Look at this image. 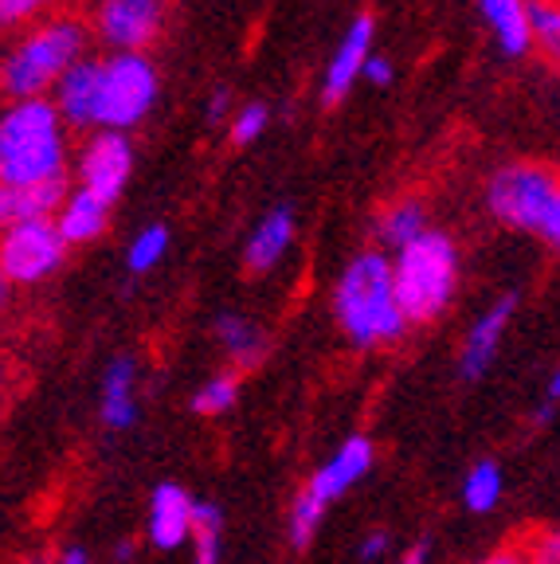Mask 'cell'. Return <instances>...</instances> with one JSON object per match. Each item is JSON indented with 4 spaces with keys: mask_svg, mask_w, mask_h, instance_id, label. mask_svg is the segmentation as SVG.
I'll use <instances>...</instances> for the list:
<instances>
[{
    "mask_svg": "<svg viewBox=\"0 0 560 564\" xmlns=\"http://www.w3.org/2000/svg\"><path fill=\"white\" fill-rule=\"evenodd\" d=\"M67 133L52 98H24L0 115V185L63 181Z\"/></svg>",
    "mask_w": 560,
    "mask_h": 564,
    "instance_id": "cell-1",
    "label": "cell"
},
{
    "mask_svg": "<svg viewBox=\"0 0 560 564\" xmlns=\"http://www.w3.org/2000/svg\"><path fill=\"white\" fill-rule=\"evenodd\" d=\"M87 20L55 12L40 20L17 40L4 59H0V90L17 102L24 98H47V90L63 79V70L87 55Z\"/></svg>",
    "mask_w": 560,
    "mask_h": 564,
    "instance_id": "cell-2",
    "label": "cell"
},
{
    "mask_svg": "<svg viewBox=\"0 0 560 564\" xmlns=\"http://www.w3.org/2000/svg\"><path fill=\"white\" fill-rule=\"evenodd\" d=\"M333 310H337L342 334L360 349L396 341L408 326L392 294V267L380 251H360L345 267L333 294Z\"/></svg>",
    "mask_w": 560,
    "mask_h": 564,
    "instance_id": "cell-3",
    "label": "cell"
},
{
    "mask_svg": "<svg viewBox=\"0 0 560 564\" xmlns=\"http://www.w3.org/2000/svg\"><path fill=\"white\" fill-rule=\"evenodd\" d=\"M392 267V294L400 306L403 322H435L459 286V251L451 243V236L443 231H423L412 243H403L396 251V259H388Z\"/></svg>",
    "mask_w": 560,
    "mask_h": 564,
    "instance_id": "cell-4",
    "label": "cell"
},
{
    "mask_svg": "<svg viewBox=\"0 0 560 564\" xmlns=\"http://www.w3.org/2000/svg\"><path fill=\"white\" fill-rule=\"evenodd\" d=\"M491 216L506 228L541 236L549 247L560 243V188L552 169L534 165V161H517L491 176L486 188Z\"/></svg>",
    "mask_w": 560,
    "mask_h": 564,
    "instance_id": "cell-5",
    "label": "cell"
},
{
    "mask_svg": "<svg viewBox=\"0 0 560 564\" xmlns=\"http://www.w3.org/2000/svg\"><path fill=\"white\" fill-rule=\"evenodd\" d=\"M158 67L149 55L133 52H110L98 59V83H95V130H130L158 102Z\"/></svg>",
    "mask_w": 560,
    "mask_h": 564,
    "instance_id": "cell-6",
    "label": "cell"
},
{
    "mask_svg": "<svg viewBox=\"0 0 560 564\" xmlns=\"http://www.w3.org/2000/svg\"><path fill=\"white\" fill-rule=\"evenodd\" d=\"M373 458H377V451H373V443H368L365 435H353V440H345L342 447L333 451L330 463L314 470V478L302 486V494H298L294 506H290V545L310 549V541L317 538V525H322L325 510H330L349 486H357L360 478L368 475Z\"/></svg>",
    "mask_w": 560,
    "mask_h": 564,
    "instance_id": "cell-7",
    "label": "cell"
},
{
    "mask_svg": "<svg viewBox=\"0 0 560 564\" xmlns=\"http://www.w3.org/2000/svg\"><path fill=\"white\" fill-rule=\"evenodd\" d=\"M67 259V243L60 239L52 220L17 224L0 231V271L12 286H35L52 279Z\"/></svg>",
    "mask_w": 560,
    "mask_h": 564,
    "instance_id": "cell-8",
    "label": "cell"
},
{
    "mask_svg": "<svg viewBox=\"0 0 560 564\" xmlns=\"http://www.w3.org/2000/svg\"><path fill=\"white\" fill-rule=\"evenodd\" d=\"M169 17V0H95L87 32H98L110 52L146 55L161 40Z\"/></svg>",
    "mask_w": 560,
    "mask_h": 564,
    "instance_id": "cell-9",
    "label": "cell"
},
{
    "mask_svg": "<svg viewBox=\"0 0 560 564\" xmlns=\"http://www.w3.org/2000/svg\"><path fill=\"white\" fill-rule=\"evenodd\" d=\"M130 169H133V150L126 133L115 130H98L87 138L83 145V158H79V181H83V193L98 196V200L110 208V204L122 196L126 181H130Z\"/></svg>",
    "mask_w": 560,
    "mask_h": 564,
    "instance_id": "cell-10",
    "label": "cell"
},
{
    "mask_svg": "<svg viewBox=\"0 0 560 564\" xmlns=\"http://www.w3.org/2000/svg\"><path fill=\"white\" fill-rule=\"evenodd\" d=\"M193 494L176 482H161L149 502V541L153 549H181L193 538Z\"/></svg>",
    "mask_w": 560,
    "mask_h": 564,
    "instance_id": "cell-11",
    "label": "cell"
},
{
    "mask_svg": "<svg viewBox=\"0 0 560 564\" xmlns=\"http://www.w3.org/2000/svg\"><path fill=\"white\" fill-rule=\"evenodd\" d=\"M514 310H517V294H502V299L471 326L466 345H463V361H459L466 380H478L482 372L491 369V361L498 357L502 337H506V326L514 322Z\"/></svg>",
    "mask_w": 560,
    "mask_h": 564,
    "instance_id": "cell-12",
    "label": "cell"
},
{
    "mask_svg": "<svg viewBox=\"0 0 560 564\" xmlns=\"http://www.w3.org/2000/svg\"><path fill=\"white\" fill-rule=\"evenodd\" d=\"M95 83L98 59L83 55L75 67L63 70V79L52 87V106L60 122H71L75 130H95Z\"/></svg>",
    "mask_w": 560,
    "mask_h": 564,
    "instance_id": "cell-13",
    "label": "cell"
},
{
    "mask_svg": "<svg viewBox=\"0 0 560 564\" xmlns=\"http://www.w3.org/2000/svg\"><path fill=\"white\" fill-rule=\"evenodd\" d=\"M67 185L47 181V185H0V231L17 228V224L52 220L60 212Z\"/></svg>",
    "mask_w": 560,
    "mask_h": 564,
    "instance_id": "cell-14",
    "label": "cell"
},
{
    "mask_svg": "<svg viewBox=\"0 0 560 564\" xmlns=\"http://www.w3.org/2000/svg\"><path fill=\"white\" fill-rule=\"evenodd\" d=\"M368 47H373V17H357L345 32V40L337 44L325 70V102H342L349 95V87L360 79V67L368 59Z\"/></svg>",
    "mask_w": 560,
    "mask_h": 564,
    "instance_id": "cell-15",
    "label": "cell"
},
{
    "mask_svg": "<svg viewBox=\"0 0 560 564\" xmlns=\"http://www.w3.org/2000/svg\"><path fill=\"white\" fill-rule=\"evenodd\" d=\"M106 216H110V208H106L98 196L83 193V188H75L71 196H63L60 212H55V231H60V239L67 247H79V243H90V239H98L106 231Z\"/></svg>",
    "mask_w": 560,
    "mask_h": 564,
    "instance_id": "cell-16",
    "label": "cell"
},
{
    "mask_svg": "<svg viewBox=\"0 0 560 564\" xmlns=\"http://www.w3.org/2000/svg\"><path fill=\"white\" fill-rule=\"evenodd\" d=\"M290 243H294V212H290L287 204H279V208L267 212L263 224L247 239V251H244L247 271H271V267L287 256Z\"/></svg>",
    "mask_w": 560,
    "mask_h": 564,
    "instance_id": "cell-17",
    "label": "cell"
},
{
    "mask_svg": "<svg viewBox=\"0 0 560 564\" xmlns=\"http://www.w3.org/2000/svg\"><path fill=\"white\" fill-rule=\"evenodd\" d=\"M138 365L130 357H118L103 377V423L110 432H122L138 420Z\"/></svg>",
    "mask_w": 560,
    "mask_h": 564,
    "instance_id": "cell-18",
    "label": "cell"
},
{
    "mask_svg": "<svg viewBox=\"0 0 560 564\" xmlns=\"http://www.w3.org/2000/svg\"><path fill=\"white\" fill-rule=\"evenodd\" d=\"M216 337H219V345H224V352H228L239 369H255V365H263L267 334L255 326L251 317H244V314H219L216 317Z\"/></svg>",
    "mask_w": 560,
    "mask_h": 564,
    "instance_id": "cell-19",
    "label": "cell"
},
{
    "mask_svg": "<svg viewBox=\"0 0 560 564\" xmlns=\"http://www.w3.org/2000/svg\"><path fill=\"white\" fill-rule=\"evenodd\" d=\"M482 12L491 20L498 47L506 55H526L529 47V28H526V0H482Z\"/></svg>",
    "mask_w": 560,
    "mask_h": 564,
    "instance_id": "cell-20",
    "label": "cell"
},
{
    "mask_svg": "<svg viewBox=\"0 0 560 564\" xmlns=\"http://www.w3.org/2000/svg\"><path fill=\"white\" fill-rule=\"evenodd\" d=\"M377 231H380V239H385L388 247H396L400 251L403 243H412L416 236H423V204L420 200H400V204H392V208L380 216V224H377Z\"/></svg>",
    "mask_w": 560,
    "mask_h": 564,
    "instance_id": "cell-21",
    "label": "cell"
},
{
    "mask_svg": "<svg viewBox=\"0 0 560 564\" xmlns=\"http://www.w3.org/2000/svg\"><path fill=\"white\" fill-rule=\"evenodd\" d=\"M193 541H196V564H219L224 549V513L212 502L193 506Z\"/></svg>",
    "mask_w": 560,
    "mask_h": 564,
    "instance_id": "cell-22",
    "label": "cell"
},
{
    "mask_svg": "<svg viewBox=\"0 0 560 564\" xmlns=\"http://www.w3.org/2000/svg\"><path fill=\"white\" fill-rule=\"evenodd\" d=\"M463 502L466 510L474 513H491L494 506L502 502V470L498 463H478V467H471V475L463 478Z\"/></svg>",
    "mask_w": 560,
    "mask_h": 564,
    "instance_id": "cell-23",
    "label": "cell"
},
{
    "mask_svg": "<svg viewBox=\"0 0 560 564\" xmlns=\"http://www.w3.org/2000/svg\"><path fill=\"white\" fill-rule=\"evenodd\" d=\"M529 44H541L545 55H557L560 47V12L552 0H526Z\"/></svg>",
    "mask_w": 560,
    "mask_h": 564,
    "instance_id": "cell-24",
    "label": "cell"
},
{
    "mask_svg": "<svg viewBox=\"0 0 560 564\" xmlns=\"http://www.w3.org/2000/svg\"><path fill=\"white\" fill-rule=\"evenodd\" d=\"M169 251V228H161V224H153V228H146L138 239L130 243V256H126V267H130L133 274H146L153 271V267L165 259Z\"/></svg>",
    "mask_w": 560,
    "mask_h": 564,
    "instance_id": "cell-25",
    "label": "cell"
},
{
    "mask_svg": "<svg viewBox=\"0 0 560 564\" xmlns=\"http://www.w3.org/2000/svg\"><path fill=\"white\" fill-rule=\"evenodd\" d=\"M239 400V377L224 372V377H212L208 384L193 397V412L201 415H224L231 412V404Z\"/></svg>",
    "mask_w": 560,
    "mask_h": 564,
    "instance_id": "cell-26",
    "label": "cell"
},
{
    "mask_svg": "<svg viewBox=\"0 0 560 564\" xmlns=\"http://www.w3.org/2000/svg\"><path fill=\"white\" fill-rule=\"evenodd\" d=\"M60 4L63 0H0V32L40 24V20H47V12L60 9Z\"/></svg>",
    "mask_w": 560,
    "mask_h": 564,
    "instance_id": "cell-27",
    "label": "cell"
},
{
    "mask_svg": "<svg viewBox=\"0 0 560 564\" xmlns=\"http://www.w3.org/2000/svg\"><path fill=\"white\" fill-rule=\"evenodd\" d=\"M267 118H271V110H267L263 102H247L244 110L231 118V141H236V145H251V141L267 130Z\"/></svg>",
    "mask_w": 560,
    "mask_h": 564,
    "instance_id": "cell-28",
    "label": "cell"
},
{
    "mask_svg": "<svg viewBox=\"0 0 560 564\" xmlns=\"http://www.w3.org/2000/svg\"><path fill=\"white\" fill-rule=\"evenodd\" d=\"M526 561L529 564H560V538L557 533H541V538H534L526 545Z\"/></svg>",
    "mask_w": 560,
    "mask_h": 564,
    "instance_id": "cell-29",
    "label": "cell"
},
{
    "mask_svg": "<svg viewBox=\"0 0 560 564\" xmlns=\"http://www.w3.org/2000/svg\"><path fill=\"white\" fill-rule=\"evenodd\" d=\"M360 75H365L368 83H377V87H385V83H392V63H388L385 55H368L365 67H360Z\"/></svg>",
    "mask_w": 560,
    "mask_h": 564,
    "instance_id": "cell-30",
    "label": "cell"
},
{
    "mask_svg": "<svg viewBox=\"0 0 560 564\" xmlns=\"http://www.w3.org/2000/svg\"><path fill=\"white\" fill-rule=\"evenodd\" d=\"M228 106H231V90L228 87H216L208 98V122H224L228 118Z\"/></svg>",
    "mask_w": 560,
    "mask_h": 564,
    "instance_id": "cell-31",
    "label": "cell"
},
{
    "mask_svg": "<svg viewBox=\"0 0 560 564\" xmlns=\"http://www.w3.org/2000/svg\"><path fill=\"white\" fill-rule=\"evenodd\" d=\"M482 564H529V561H526V549L521 545H502V549H494Z\"/></svg>",
    "mask_w": 560,
    "mask_h": 564,
    "instance_id": "cell-32",
    "label": "cell"
},
{
    "mask_svg": "<svg viewBox=\"0 0 560 564\" xmlns=\"http://www.w3.org/2000/svg\"><path fill=\"white\" fill-rule=\"evenodd\" d=\"M385 549H388L385 533H368L365 545H360V561H377V556H385Z\"/></svg>",
    "mask_w": 560,
    "mask_h": 564,
    "instance_id": "cell-33",
    "label": "cell"
},
{
    "mask_svg": "<svg viewBox=\"0 0 560 564\" xmlns=\"http://www.w3.org/2000/svg\"><path fill=\"white\" fill-rule=\"evenodd\" d=\"M55 564H90V556H87V549L71 545V549H63L60 561H55Z\"/></svg>",
    "mask_w": 560,
    "mask_h": 564,
    "instance_id": "cell-34",
    "label": "cell"
},
{
    "mask_svg": "<svg viewBox=\"0 0 560 564\" xmlns=\"http://www.w3.org/2000/svg\"><path fill=\"white\" fill-rule=\"evenodd\" d=\"M400 564H428V545H416V549H412V553L403 556V561H400Z\"/></svg>",
    "mask_w": 560,
    "mask_h": 564,
    "instance_id": "cell-35",
    "label": "cell"
},
{
    "mask_svg": "<svg viewBox=\"0 0 560 564\" xmlns=\"http://www.w3.org/2000/svg\"><path fill=\"white\" fill-rule=\"evenodd\" d=\"M115 556H118V564H126L133 556V541H122V545L115 549Z\"/></svg>",
    "mask_w": 560,
    "mask_h": 564,
    "instance_id": "cell-36",
    "label": "cell"
},
{
    "mask_svg": "<svg viewBox=\"0 0 560 564\" xmlns=\"http://www.w3.org/2000/svg\"><path fill=\"white\" fill-rule=\"evenodd\" d=\"M9 299H12V282L4 279V271H0V306H4Z\"/></svg>",
    "mask_w": 560,
    "mask_h": 564,
    "instance_id": "cell-37",
    "label": "cell"
},
{
    "mask_svg": "<svg viewBox=\"0 0 560 564\" xmlns=\"http://www.w3.org/2000/svg\"><path fill=\"white\" fill-rule=\"evenodd\" d=\"M24 564H44V561H40V556H35V561H24Z\"/></svg>",
    "mask_w": 560,
    "mask_h": 564,
    "instance_id": "cell-38",
    "label": "cell"
}]
</instances>
